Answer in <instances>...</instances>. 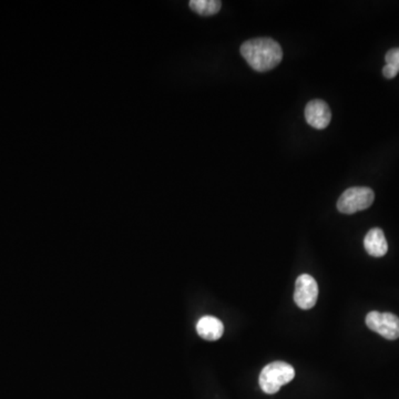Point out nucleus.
<instances>
[{
    "mask_svg": "<svg viewBox=\"0 0 399 399\" xmlns=\"http://www.w3.org/2000/svg\"><path fill=\"white\" fill-rule=\"evenodd\" d=\"M375 200L374 191L366 186L347 189L338 198V211L344 214H354L369 209Z\"/></svg>",
    "mask_w": 399,
    "mask_h": 399,
    "instance_id": "7ed1b4c3",
    "label": "nucleus"
},
{
    "mask_svg": "<svg viewBox=\"0 0 399 399\" xmlns=\"http://www.w3.org/2000/svg\"><path fill=\"white\" fill-rule=\"evenodd\" d=\"M383 74H384L386 79H394L395 77L398 74V70L394 67L390 66V64H386V66L383 68Z\"/></svg>",
    "mask_w": 399,
    "mask_h": 399,
    "instance_id": "9b49d317",
    "label": "nucleus"
},
{
    "mask_svg": "<svg viewBox=\"0 0 399 399\" xmlns=\"http://www.w3.org/2000/svg\"><path fill=\"white\" fill-rule=\"evenodd\" d=\"M305 119L310 127L318 130L325 129L331 123V109L323 100H313L306 106Z\"/></svg>",
    "mask_w": 399,
    "mask_h": 399,
    "instance_id": "423d86ee",
    "label": "nucleus"
},
{
    "mask_svg": "<svg viewBox=\"0 0 399 399\" xmlns=\"http://www.w3.org/2000/svg\"><path fill=\"white\" fill-rule=\"evenodd\" d=\"M318 298V285L315 279L308 274L298 277L295 284L294 300L302 310H310L315 306Z\"/></svg>",
    "mask_w": 399,
    "mask_h": 399,
    "instance_id": "39448f33",
    "label": "nucleus"
},
{
    "mask_svg": "<svg viewBox=\"0 0 399 399\" xmlns=\"http://www.w3.org/2000/svg\"><path fill=\"white\" fill-rule=\"evenodd\" d=\"M221 1L218 0H191L190 8L201 16H212L219 13Z\"/></svg>",
    "mask_w": 399,
    "mask_h": 399,
    "instance_id": "1a4fd4ad",
    "label": "nucleus"
},
{
    "mask_svg": "<svg viewBox=\"0 0 399 399\" xmlns=\"http://www.w3.org/2000/svg\"><path fill=\"white\" fill-rule=\"evenodd\" d=\"M295 377L292 365L285 361L269 364L259 374V387L269 395L276 394L281 387L288 384Z\"/></svg>",
    "mask_w": 399,
    "mask_h": 399,
    "instance_id": "f03ea898",
    "label": "nucleus"
},
{
    "mask_svg": "<svg viewBox=\"0 0 399 399\" xmlns=\"http://www.w3.org/2000/svg\"><path fill=\"white\" fill-rule=\"evenodd\" d=\"M386 64H390L398 70L399 72V48L390 49L385 56Z\"/></svg>",
    "mask_w": 399,
    "mask_h": 399,
    "instance_id": "9d476101",
    "label": "nucleus"
},
{
    "mask_svg": "<svg viewBox=\"0 0 399 399\" xmlns=\"http://www.w3.org/2000/svg\"><path fill=\"white\" fill-rule=\"evenodd\" d=\"M196 332L206 341H218L223 335V323L214 316H203L196 324Z\"/></svg>",
    "mask_w": 399,
    "mask_h": 399,
    "instance_id": "6e6552de",
    "label": "nucleus"
},
{
    "mask_svg": "<svg viewBox=\"0 0 399 399\" xmlns=\"http://www.w3.org/2000/svg\"><path fill=\"white\" fill-rule=\"evenodd\" d=\"M364 247L371 257H384L388 251V245H387L383 230L379 227L369 230L366 237L364 239Z\"/></svg>",
    "mask_w": 399,
    "mask_h": 399,
    "instance_id": "0eeeda50",
    "label": "nucleus"
},
{
    "mask_svg": "<svg viewBox=\"0 0 399 399\" xmlns=\"http://www.w3.org/2000/svg\"><path fill=\"white\" fill-rule=\"evenodd\" d=\"M240 50L247 64L259 72L272 70L282 62L283 51L280 43L271 38L245 41Z\"/></svg>",
    "mask_w": 399,
    "mask_h": 399,
    "instance_id": "f257e3e1",
    "label": "nucleus"
},
{
    "mask_svg": "<svg viewBox=\"0 0 399 399\" xmlns=\"http://www.w3.org/2000/svg\"><path fill=\"white\" fill-rule=\"evenodd\" d=\"M365 322L369 330L389 341L399 338V317L395 314L379 313L374 310L367 314Z\"/></svg>",
    "mask_w": 399,
    "mask_h": 399,
    "instance_id": "20e7f679",
    "label": "nucleus"
}]
</instances>
